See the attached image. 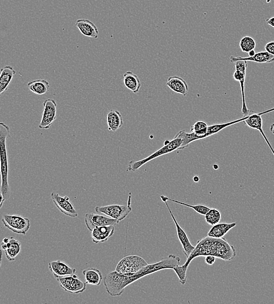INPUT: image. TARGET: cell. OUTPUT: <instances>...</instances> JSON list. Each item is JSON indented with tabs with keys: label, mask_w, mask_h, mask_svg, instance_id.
Wrapping results in <instances>:
<instances>
[{
	"label": "cell",
	"mask_w": 274,
	"mask_h": 304,
	"mask_svg": "<svg viewBox=\"0 0 274 304\" xmlns=\"http://www.w3.org/2000/svg\"><path fill=\"white\" fill-rule=\"evenodd\" d=\"M165 203L166 204L167 207L168 208L169 213L170 214L172 219H173L175 227H176L178 240H179L181 245L183 246V250L185 255H186L187 258H188L189 257L190 253H192L193 249H195V246H193L191 243H190L189 239V237H187L186 232H185L184 229L181 227L179 223H178L177 220L175 219L173 213H172L170 208H169L168 202H165Z\"/></svg>",
	"instance_id": "cell-14"
},
{
	"label": "cell",
	"mask_w": 274,
	"mask_h": 304,
	"mask_svg": "<svg viewBox=\"0 0 274 304\" xmlns=\"http://www.w3.org/2000/svg\"><path fill=\"white\" fill-rule=\"evenodd\" d=\"M16 74V71L11 65H6L1 68L0 74V94H2L8 90V86Z\"/></svg>",
	"instance_id": "cell-23"
},
{
	"label": "cell",
	"mask_w": 274,
	"mask_h": 304,
	"mask_svg": "<svg viewBox=\"0 0 274 304\" xmlns=\"http://www.w3.org/2000/svg\"><path fill=\"white\" fill-rule=\"evenodd\" d=\"M182 144L183 139L177 133L174 138L171 140L170 142L168 144H164L163 147L155 151L154 153L151 154L149 156L139 160L131 161L129 163L126 171L136 172L141 168L142 166H144L146 164L150 162V161L162 156L163 155L170 153L177 150H179Z\"/></svg>",
	"instance_id": "cell-4"
},
{
	"label": "cell",
	"mask_w": 274,
	"mask_h": 304,
	"mask_svg": "<svg viewBox=\"0 0 274 304\" xmlns=\"http://www.w3.org/2000/svg\"><path fill=\"white\" fill-rule=\"evenodd\" d=\"M84 221L89 231L99 226L116 225L119 223L118 220L105 216L94 213H87L85 215Z\"/></svg>",
	"instance_id": "cell-11"
},
{
	"label": "cell",
	"mask_w": 274,
	"mask_h": 304,
	"mask_svg": "<svg viewBox=\"0 0 274 304\" xmlns=\"http://www.w3.org/2000/svg\"><path fill=\"white\" fill-rule=\"evenodd\" d=\"M29 90L37 95H43L50 90V85L45 79H38L33 80L27 85Z\"/></svg>",
	"instance_id": "cell-26"
},
{
	"label": "cell",
	"mask_w": 274,
	"mask_h": 304,
	"mask_svg": "<svg viewBox=\"0 0 274 304\" xmlns=\"http://www.w3.org/2000/svg\"><path fill=\"white\" fill-rule=\"evenodd\" d=\"M248 53L249 56H250V57H252V56H254L255 55V52L254 50H251V51L249 52Z\"/></svg>",
	"instance_id": "cell-36"
},
{
	"label": "cell",
	"mask_w": 274,
	"mask_h": 304,
	"mask_svg": "<svg viewBox=\"0 0 274 304\" xmlns=\"http://www.w3.org/2000/svg\"><path fill=\"white\" fill-rule=\"evenodd\" d=\"M264 47L266 52L274 56V41L269 42L265 45Z\"/></svg>",
	"instance_id": "cell-33"
},
{
	"label": "cell",
	"mask_w": 274,
	"mask_h": 304,
	"mask_svg": "<svg viewBox=\"0 0 274 304\" xmlns=\"http://www.w3.org/2000/svg\"><path fill=\"white\" fill-rule=\"evenodd\" d=\"M167 269L166 262L163 260L152 264H148L138 273L133 276H125L117 271L109 273L104 279V284L107 293L112 297L120 296L124 293L128 285L144 278L149 274Z\"/></svg>",
	"instance_id": "cell-2"
},
{
	"label": "cell",
	"mask_w": 274,
	"mask_h": 304,
	"mask_svg": "<svg viewBox=\"0 0 274 304\" xmlns=\"http://www.w3.org/2000/svg\"><path fill=\"white\" fill-rule=\"evenodd\" d=\"M166 85L172 91L184 96H187L189 92V86L187 82L179 76H174L169 77Z\"/></svg>",
	"instance_id": "cell-19"
},
{
	"label": "cell",
	"mask_w": 274,
	"mask_h": 304,
	"mask_svg": "<svg viewBox=\"0 0 274 304\" xmlns=\"http://www.w3.org/2000/svg\"><path fill=\"white\" fill-rule=\"evenodd\" d=\"M10 137V128L4 122L0 123V160H1V208L3 202L10 198L11 190L8 183V163L7 140Z\"/></svg>",
	"instance_id": "cell-3"
},
{
	"label": "cell",
	"mask_w": 274,
	"mask_h": 304,
	"mask_svg": "<svg viewBox=\"0 0 274 304\" xmlns=\"http://www.w3.org/2000/svg\"><path fill=\"white\" fill-rule=\"evenodd\" d=\"M131 205V193H129V199L127 205L112 204L105 206L96 207L95 210L97 213H101L105 216L118 220L119 222L123 220L132 212Z\"/></svg>",
	"instance_id": "cell-7"
},
{
	"label": "cell",
	"mask_w": 274,
	"mask_h": 304,
	"mask_svg": "<svg viewBox=\"0 0 274 304\" xmlns=\"http://www.w3.org/2000/svg\"><path fill=\"white\" fill-rule=\"evenodd\" d=\"M106 122L108 130L112 132H116L123 126L124 121L120 111L116 109H111L106 116Z\"/></svg>",
	"instance_id": "cell-22"
},
{
	"label": "cell",
	"mask_w": 274,
	"mask_h": 304,
	"mask_svg": "<svg viewBox=\"0 0 274 304\" xmlns=\"http://www.w3.org/2000/svg\"><path fill=\"white\" fill-rule=\"evenodd\" d=\"M240 47L242 52L249 53L252 50H254L256 47V43L254 39L250 37H244L240 41Z\"/></svg>",
	"instance_id": "cell-32"
},
{
	"label": "cell",
	"mask_w": 274,
	"mask_h": 304,
	"mask_svg": "<svg viewBox=\"0 0 274 304\" xmlns=\"http://www.w3.org/2000/svg\"><path fill=\"white\" fill-rule=\"evenodd\" d=\"M230 60L232 63L238 61H246L258 63V64H269V63L274 62V56L266 51H261L255 53V55L252 57L250 56L247 58L235 57V56H232Z\"/></svg>",
	"instance_id": "cell-20"
},
{
	"label": "cell",
	"mask_w": 274,
	"mask_h": 304,
	"mask_svg": "<svg viewBox=\"0 0 274 304\" xmlns=\"http://www.w3.org/2000/svg\"><path fill=\"white\" fill-rule=\"evenodd\" d=\"M193 181H194L195 183H198L199 181V178L198 176H194L193 177Z\"/></svg>",
	"instance_id": "cell-37"
},
{
	"label": "cell",
	"mask_w": 274,
	"mask_h": 304,
	"mask_svg": "<svg viewBox=\"0 0 274 304\" xmlns=\"http://www.w3.org/2000/svg\"><path fill=\"white\" fill-rule=\"evenodd\" d=\"M208 125L204 121H197L190 127V132H195L196 135L200 137L201 140L205 139L208 131Z\"/></svg>",
	"instance_id": "cell-31"
},
{
	"label": "cell",
	"mask_w": 274,
	"mask_h": 304,
	"mask_svg": "<svg viewBox=\"0 0 274 304\" xmlns=\"http://www.w3.org/2000/svg\"><path fill=\"white\" fill-rule=\"evenodd\" d=\"M51 198L56 207L65 216L71 217H78V213H77L75 208H74L72 204L71 203L68 196H62L59 194L52 192L51 193Z\"/></svg>",
	"instance_id": "cell-13"
},
{
	"label": "cell",
	"mask_w": 274,
	"mask_h": 304,
	"mask_svg": "<svg viewBox=\"0 0 274 304\" xmlns=\"http://www.w3.org/2000/svg\"><path fill=\"white\" fill-rule=\"evenodd\" d=\"M266 22L268 25L272 26L274 28V17L270 18V19H267L266 20Z\"/></svg>",
	"instance_id": "cell-35"
},
{
	"label": "cell",
	"mask_w": 274,
	"mask_h": 304,
	"mask_svg": "<svg viewBox=\"0 0 274 304\" xmlns=\"http://www.w3.org/2000/svg\"><path fill=\"white\" fill-rule=\"evenodd\" d=\"M248 117V115L244 116V117L238 120L229 121L223 124H213L208 126V131L206 135H205V139L208 138V137L215 135V134L219 133L220 131L225 129L226 128L231 126L239 122H243Z\"/></svg>",
	"instance_id": "cell-27"
},
{
	"label": "cell",
	"mask_w": 274,
	"mask_h": 304,
	"mask_svg": "<svg viewBox=\"0 0 274 304\" xmlns=\"http://www.w3.org/2000/svg\"><path fill=\"white\" fill-rule=\"evenodd\" d=\"M213 168L214 169L217 170L219 168V166L217 165V164H214L213 165Z\"/></svg>",
	"instance_id": "cell-39"
},
{
	"label": "cell",
	"mask_w": 274,
	"mask_h": 304,
	"mask_svg": "<svg viewBox=\"0 0 274 304\" xmlns=\"http://www.w3.org/2000/svg\"><path fill=\"white\" fill-rule=\"evenodd\" d=\"M216 258L213 256H205V261L208 265H213L215 262Z\"/></svg>",
	"instance_id": "cell-34"
},
{
	"label": "cell",
	"mask_w": 274,
	"mask_h": 304,
	"mask_svg": "<svg viewBox=\"0 0 274 304\" xmlns=\"http://www.w3.org/2000/svg\"><path fill=\"white\" fill-rule=\"evenodd\" d=\"M270 131L272 132L274 135V123L272 124L270 127Z\"/></svg>",
	"instance_id": "cell-38"
},
{
	"label": "cell",
	"mask_w": 274,
	"mask_h": 304,
	"mask_svg": "<svg viewBox=\"0 0 274 304\" xmlns=\"http://www.w3.org/2000/svg\"><path fill=\"white\" fill-rule=\"evenodd\" d=\"M56 280L61 287L71 294H80L83 293L87 288L86 282H83L77 278L76 274L73 275L57 277Z\"/></svg>",
	"instance_id": "cell-9"
},
{
	"label": "cell",
	"mask_w": 274,
	"mask_h": 304,
	"mask_svg": "<svg viewBox=\"0 0 274 304\" xmlns=\"http://www.w3.org/2000/svg\"><path fill=\"white\" fill-rule=\"evenodd\" d=\"M234 64L236 70L233 73V78L234 80L240 83L241 91H242V112L244 116L248 115L250 111L246 105L245 90H244V83H245L246 71L248 64L246 61H238L234 62Z\"/></svg>",
	"instance_id": "cell-8"
},
{
	"label": "cell",
	"mask_w": 274,
	"mask_h": 304,
	"mask_svg": "<svg viewBox=\"0 0 274 304\" xmlns=\"http://www.w3.org/2000/svg\"><path fill=\"white\" fill-rule=\"evenodd\" d=\"M148 264V262L141 256L130 255L125 257L119 262L115 271L125 276H133Z\"/></svg>",
	"instance_id": "cell-5"
},
{
	"label": "cell",
	"mask_w": 274,
	"mask_h": 304,
	"mask_svg": "<svg viewBox=\"0 0 274 304\" xmlns=\"http://www.w3.org/2000/svg\"><path fill=\"white\" fill-rule=\"evenodd\" d=\"M75 25L81 34L86 37L97 39L99 36L97 26L90 20L79 19L77 21Z\"/></svg>",
	"instance_id": "cell-17"
},
{
	"label": "cell",
	"mask_w": 274,
	"mask_h": 304,
	"mask_svg": "<svg viewBox=\"0 0 274 304\" xmlns=\"http://www.w3.org/2000/svg\"><path fill=\"white\" fill-rule=\"evenodd\" d=\"M1 249L4 250L7 260L14 261L21 250V243L14 237H11L8 242L1 243Z\"/></svg>",
	"instance_id": "cell-18"
},
{
	"label": "cell",
	"mask_w": 274,
	"mask_h": 304,
	"mask_svg": "<svg viewBox=\"0 0 274 304\" xmlns=\"http://www.w3.org/2000/svg\"><path fill=\"white\" fill-rule=\"evenodd\" d=\"M49 269L55 279L57 277L73 275L76 272V269L71 268L64 261L59 260L50 261L49 263Z\"/></svg>",
	"instance_id": "cell-16"
},
{
	"label": "cell",
	"mask_w": 274,
	"mask_h": 304,
	"mask_svg": "<svg viewBox=\"0 0 274 304\" xmlns=\"http://www.w3.org/2000/svg\"><path fill=\"white\" fill-rule=\"evenodd\" d=\"M114 225L102 226L95 228L91 231L92 242L98 244L106 242L115 232Z\"/></svg>",
	"instance_id": "cell-15"
},
{
	"label": "cell",
	"mask_w": 274,
	"mask_h": 304,
	"mask_svg": "<svg viewBox=\"0 0 274 304\" xmlns=\"http://www.w3.org/2000/svg\"><path fill=\"white\" fill-rule=\"evenodd\" d=\"M82 273L84 277L86 284L98 286L103 281L102 273L100 270L95 269V268H88L87 269L83 270Z\"/></svg>",
	"instance_id": "cell-25"
},
{
	"label": "cell",
	"mask_w": 274,
	"mask_h": 304,
	"mask_svg": "<svg viewBox=\"0 0 274 304\" xmlns=\"http://www.w3.org/2000/svg\"><path fill=\"white\" fill-rule=\"evenodd\" d=\"M213 256L225 261H231L236 256L234 247L228 242L224 238H216L210 237L202 238L199 240L195 249L183 266H178L173 269L179 281L183 285L187 282L188 268L193 259L201 256Z\"/></svg>",
	"instance_id": "cell-1"
},
{
	"label": "cell",
	"mask_w": 274,
	"mask_h": 304,
	"mask_svg": "<svg viewBox=\"0 0 274 304\" xmlns=\"http://www.w3.org/2000/svg\"><path fill=\"white\" fill-rule=\"evenodd\" d=\"M2 222L5 228L14 233L25 235L31 227L30 219L15 214H5Z\"/></svg>",
	"instance_id": "cell-6"
},
{
	"label": "cell",
	"mask_w": 274,
	"mask_h": 304,
	"mask_svg": "<svg viewBox=\"0 0 274 304\" xmlns=\"http://www.w3.org/2000/svg\"><path fill=\"white\" fill-rule=\"evenodd\" d=\"M237 225L236 222H221L214 225L208 232V236L216 238H222Z\"/></svg>",
	"instance_id": "cell-21"
},
{
	"label": "cell",
	"mask_w": 274,
	"mask_h": 304,
	"mask_svg": "<svg viewBox=\"0 0 274 304\" xmlns=\"http://www.w3.org/2000/svg\"><path fill=\"white\" fill-rule=\"evenodd\" d=\"M274 111V108H273L263 112L254 113V114L248 115V117H247L243 122L247 125V127L250 128V129L258 130L259 132L261 133L262 136H263L264 139L266 140L267 144L269 145V147L271 149V151H272L274 155V149L272 147V145H271L269 140H268L266 134H265L263 131V119L261 118L262 115L267 114V113L273 112Z\"/></svg>",
	"instance_id": "cell-12"
},
{
	"label": "cell",
	"mask_w": 274,
	"mask_h": 304,
	"mask_svg": "<svg viewBox=\"0 0 274 304\" xmlns=\"http://www.w3.org/2000/svg\"><path fill=\"white\" fill-rule=\"evenodd\" d=\"M56 115H57V104L55 100L49 98L44 101L39 128L41 130L49 129L53 122L56 120Z\"/></svg>",
	"instance_id": "cell-10"
},
{
	"label": "cell",
	"mask_w": 274,
	"mask_h": 304,
	"mask_svg": "<svg viewBox=\"0 0 274 304\" xmlns=\"http://www.w3.org/2000/svg\"><path fill=\"white\" fill-rule=\"evenodd\" d=\"M178 134L183 139V144L178 150H184L193 142L201 140L200 137L196 135L195 132H190L189 133L186 132V130H182L179 131Z\"/></svg>",
	"instance_id": "cell-29"
},
{
	"label": "cell",
	"mask_w": 274,
	"mask_h": 304,
	"mask_svg": "<svg viewBox=\"0 0 274 304\" xmlns=\"http://www.w3.org/2000/svg\"><path fill=\"white\" fill-rule=\"evenodd\" d=\"M205 221L210 225H214L220 222L221 214L216 208H211L205 216Z\"/></svg>",
	"instance_id": "cell-30"
},
{
	"label": "cell",
	"mask_w": 274,
	"mask_h": 304,
	"mask_svg": "<svg viewBox=\"0 0 274 304\" xmlns=\"http://www.w3.org/2000/svg\"><path fill=\"white\" fill-rule=\"evenodd\" d=\"M124 84L128 90L136 94L141 87V82L138 76L131 71H126L124 74Z\"/></svg>",
	"instance_id": "cell-24"
},
{
	"label": "cell",
	"mask_w": 274,
	"mask_h": 304,
	"mask_svg": "<svg viewBox=\"0 0 274 304\" xmlns=\"http://www.w3.org/2000/svg\"><path fill=\"white\" fill-rule=\"evenodd\" d=\"M160 198L162 199V200L163 202L169 201L175 202V203L183 205H184V206L191 208H192V209L194 210V211H195L196 213L201 215V216H205V215H206L208 211H209L211 209V208L207 206V205H205L203 204L191 205L187 204L186 203V202L176 200V199H175L169 198L168 197V196H167L166 195H160Z\"/></svg>",
	"instance_id": "cell-28"
}]
</instances>
